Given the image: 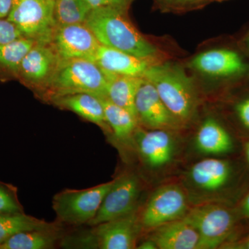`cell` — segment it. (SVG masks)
<instances>
[{"instance_id":"14","label":"cell","mask_w":249,"mask_h":249,"mask_svg":"<svg viewBox=\"0 0 249 249\" xmlns=\"http://www.w3.org/2000/svg\"><path fill=\"white\" fill-rule=\"evenodd\" d=\"M189 65L206 76L222 78L237 76L247 69L238 53L225 49H212L198 54Z\"/></svg>"},{"instance_id":"34","label":"cell","mask_w":249,"mask_h":249,"mask_svg":"<svg viewBox=\"0 0 249 249\" xmlns=\"http://www.w3.org/2000/svg\"><path fill=\"white\" fill-rule=\"evenodd\" d=\"M241 209H242V213L246 217L249 218V193L245 196L243 201L242 203V206H241Z\"/></svg>"},{"instance_id":"21","label":"cell","mask_w":249,"mask_h":249,"mask_svg":"<svg viewBox=\"0 0 249 249\" xmlns=\"http://www.w3.org/2000/svg\"><path fill=\"white\" fill-rule=\"evenodd\" d=\"M101 99L111 135L116 141L124 145L133 142L134 134L139 127L137 118L124 108L111 102L107 97Z\"/></svg>"},{"instance_id":"6","label":"cell","mask_w":249,"mask_h":249,"mask_svg":"<svg viewBox=\"0 0 249 249\" xmlns=\"http://www.w3.org/2000/svg\"><path fill=\"white\" fill-rule=\"evenodd\" d=\"M115 179L84 190H66L53 198L57 217L70 225L88 224L97 213L105 196Z\"/></svg>"},{"instance_id":"30","label":"cell","mask_w":249,"mask_h":249,"mask_svg":"<svg viewBox=\"0 0 249 249\" xmlns=\"http://www.w3.org/2000/svg\"><path fill=\"white\" fill-rule=\"evenodd\" d=\"M236 109L241 122L249 129V98L238 104Z\"/></svg>"},{"instance_id":"2","label":"cell","mask_w":249,"mask_h":249,"mask_svg":"<svg viewBox=\"0 0 249 249\" xmlns=\"http://www.w3.org/2000/svg\"><path fill=\"white\" fill-rule=\"evenodd\" d=\"M144 78L155 86L160 99L183 125L194 117L198 96L193 80L171 62L152 64Z\"/></svg>"},{"instance_id":"19","label":"cell","mask_w":249,"mask_h":249,"mask_svg":"<svg viewBox=\"0 0 249 249\" xmlns=\"http://www.w3.org/2000/svg\"><path fill=\"white\" fill-rule=\"evenodd\" d=\"M196 146L204 155H222L233 148V142L227 129L213 119H206L198 129Z\"/></svg>"},{"instance_id":"1","label":"cell","mask_w":249,"mask_h":249,"mask_svg":"<svg viewBox=\"0 0 249 249\" xmlns=\"http://www.w3.org/2000/svg\"><path fill=\"white\" fill-rule=\"evenodd\" d=\"M127 10L106 7L91 9L85 21L99 43L157 63L160 52L129 20Z\"/></svg>"},{"instance_id":"9","label":"cell","mask_w":249,"mask_h":249,"mask_svg":"<svg viewBox=\"0 0 249 249\" xmlns=\"http://www.w3.org/2000/svg\"><path fill=\"white\" fill-rule=\"evenodd\" d=\"M52 46L60 62L75 59L95 61L101 44L85 24L58 27L52 37Z\"/></svg>"},{"instance_id":"28","label":"cell","mask_w":249,"mask_h":249,"mask_svg":"<svg viewBox=\"0 0 249 249\" xmlns=\"http://www.w3.org/2000/svg\"><path fill=\"white\" fill-rule=\"evenodd\" d=\"M23 37L19 29L9 19H0V45Z\"/></svg>"},{"instance_id":"10","label":"cell","mask_w":249,"mask_h":249,"mask_svg":"<svg viewBox=\"0 0 249 249\" xmlns=\"http://www.w3.org/2000/svg\"><path fill=\"white\" fill-rule=\"evenodd\" d=\"M135 109L139 124L145 128L174 131L183 127L160 99L155 86L145 78L136 96Z\"/></svg>"},{"instance_id":"3","label":"cell","mask_w":249,"mask_h":249,"mask_svg":"<svg viewBox=\"0 0 249 249\" xmlns=\"http://www.w3.org/2000/svg\"><path fill=\"white\" fill-rule=\"evenodd\" d=\"M45 90L50 98L87 93L107 97V80L96 62L84 59L60 62Z\"/></svg>"},{"instance_id":"35","label":"cell","mask_w":249,"mask_h":249,"mask_svg":"<svg viewBox=\"0 0 249 249\" xmlns=\"http://www.w3.org/2000/svg\"><path fill=\"white\" fill-rule=\"evenodd\" d=\"M246 157H247V161L249 164V142H247L245 147Z\"/></svg>"},{"instance_id":"18","label":"cell","mask_w":249,"mask_h":249,"mask_svg":"<svg viewBox=\"0 0 249 249\" xmlns=\"http://www.w3.org/2000/svg\"><path fill=\"white\" fill-rule=\"evenodd\" d=\"M231 168L227 160L205 159L191 167L189 177L193 184L206 192L222 189L230 178Z\"/></svg>"},{"instance_id":"22","label":"cell","mask_w":249,"mask_h":249,"mask_svg":"<svg viewBox=\"0 0 249 249\" xmlns=\"http://www.w3.org/2000/svg\"><path fill=\"white\" fill-rule=\"evenodd\" d=\"M58 231L52 229L18 232L0 245V249H52L60 238Z\"/></svg>"},{"instance_id":"36","label":"cell","mask_w":249,"mask_h":249,"mask_svg":"<svg viewBox=\"0 0 249 249\" xmlns=\"http://www.w3.org/2000/svg\"><path fill=\"white\" fill-rule=\"evenodd\" d=\"M211 1H224V0H211Z\"/></svg>"},{"instance_id":"32","label":"cell","mask_w":249,"mask_h":249,"mask_svg":"<svg viewBox=\"0 0 249 249\" xmlns=\"http://www.w3.org/2000/svg\"><path fill=\"white\" fill-rule=\"evenodd\" d=\"M224 247H227L228 249H249V236L247 238L244 239L243 240L240 242H235L233 244H225Z\"/></svg>"},{"instance_id":"26","label":"cell","mask_w":249,"mask_h":249,"mask_svg":"<svg viewBox=\"0 0 249 249\" xmlns=\"http://www.w3.org/2000/svg\"><path fill=\"white\" fill-rule=\"evenodd\" d=\"M18 213H22V209L14 193L0 183V214Z\"/></svg>"},{"instance_id":"20","label":"cell","mask_w":249,"mask_h":249,"mask_svg":"<svg viewBox=\"0 0 249 249\" xmlns=\"http://www.w3.org/2000/svg\"><path fill=\"white\" fill-rule=\"evenodd\" d=\"M107 80V98L137 118L135 100L143 77L122 76L104 71Z\"/></svg>"},{"instance_id":"17","label":"cell","mask_w":249,"mask_h":249,"mask_svg":"<svg viewBox=\"0 0 249 249\" xmlns=\"http://www.w3.org/2000/svg\"><path fill=\"white\" fill-rule=\"evenodd\" d=\"M51 101L55 106L73 111L85 120L97 124L111 135L101 98L90 93H78L52 98Z\"/></svg>"},{"instance_id":"24","label":"cell","mask_w":249,"mask_h":249,"mask_svg":"<svg viewBox=\"0 0 249 249\" xmlns=\"http://www.w3.org/2000/svg\"><path fill=\"white\" fill-rule=\"evenodd\" d=\"M91 10L85 0H55L53 14L56 28L85 24Z\"/></svg>"},{"instance_id":"23","label":"cell","mask_w":249,"mask_h":249,"mask_svg":"<svg viewBox=\"0 0 249 249\" xmlns=\"http://www.w3.org/2000/svg\"><path fill=\"white\" fill-rule=\"evenodd\" d=\"M57 229L55 225L23 213L0 214V245L18 232Z\"/></svg>"},{"instance_id":"4","label":"cell","mask_w":249,"mask_h":249,"mask_svg":"<svg viewBox=\"0 0 249 249\" xmlns=\"http://www.w3.org/2000/svg\"><path fill=\"white\" fill-rule=\"evenodd\" d=\"M200 237V249L219 248L225 244L235 228L233 211L217 204L199 205L190 209L183 218Z\"/></svg>"},{"instance_id":"25","label":"cell","mask_w":249,"mask_h":249,"mask_svg":"<svg viewBox=\"0 0 249 249\" xmlns=\"http://www.w3.org/2000/svg\"><path fill=\"white\" fill-rule=\"evenodd\" d=\"M36 42L32 39L22 37L0 45V67L18 74L23 58Z\"/></svg>"},{"instance_id":"29","label":"cell","mask_w":249,"mask_h":249,"mask_svg":"<svg viewBox=\"0 0 249 249\" xmlns=\"http://www.w3.org/2000/svg\"><path fill=\"white\" fill-rule=\"evenodd\" d=\"M85 1L91 9L111 6V7L121 8V9L127 10L133 0H85Z\"/></svg>"},{"instance_id":"16","label":"cell","mask_w":249,"mask_h":249,"mask_svg":"<svg viewBox=\"0 0 249 249\" xmlns=\"http://www.w3.org/2000/svg\"><path fill=\"white\" fill-rule=\"evenodd\" d=\"M149 238L159 249H200L197 231L183 219L167 223L151 231Z\"/></svg>"},{"instance_id":"33","label":"cell","mask_w":249,"mask_h":249,"mask_svg":"<svg viewBox=\"0 0 249 249\" xmlns=\"http://www.w3.org/2000/svg\"><path fill=\"white\" fill-rule=\"evenodd\" d=\"M137 248L139 249H158L155 242L150 238L143 241Z\"/></svg>"},{"instance_id":"7","label":"cell","mask_w":249,"mask_h":249,"mask_svg":"<svg viewBox=\"0 0 249 249\" xmlns=\"http://www.w3.org/2000/svg\"><path fill=\"white\" fill-rule=\"evenodd\" d=\"M188 199L184 191L176 184L160 186L150 196L140 215L142 229L156 228L183 219L188 213Z\"/></svg>"},{"instance_id":"27","label":"cell","mask_w":249,"mask_h":249,"mask_svg":"<svg viewBox=\"0 0 249 249\" xmlns=\"http://www.w3.org/2000/svg\"><path fill=\"white\" fill-rule=\"evenodd\" d=\"M161 7L167 9L189 10L204 6L211 0H156Z\"/></svg>"},{"instance_id":"15","label":"cell","mask_w":249,"mask_h":249,"mask_svg":"<svg viewBox=\"0 0 249 249\" xmlns=\"http://www.w3.org/2000/svg\"><path fill=\"white\" fill-rule=\"evenodd\" d=\"M95 62L103 71L122 76L144 77L155 62L117 49L100 46Z\"/></svg>"},{"instance_id":"13","label":"cell","mask_w":249,"mask_h":249,"mask_svg":"<svg viewBox=\"0 0 249 249\" xmlns=\"http://www.w3.org/2000/svg\"><path fill=\"white\" fill-rule=\"evenodd\" d=\"M95 227L93 235L98 248L101 249L137 248V239L142 229L137 211Z\"/></svg>"},{"instance_id":"5","label":"cell","mask_w":249,"mask_h":249,"mask_svg":"<svg viewBox=\"0 0 249 249\" xmlns=\"http://www.w3.org/2000/svg\"><path fill=\"white\" fill-rule=\"evenodd\" d=\"M54 3L55 0H13L7 19L14 23L23 37L49 43L56 29Z\"/></svg>"},{"instance_id":"31","label":"cell","mask_w":249,"mask_h":249,"mask_svg":"<svg viewBox=\"0 0 249 249\" xmlns=\"http://www.w3.org/2000/svg\"><path fill=\"white\" fill-rule=\"evenodd\" d=\"M12 6L13 0H0V19L8 18Z\"/></svg>"},{"instance_id":"12","label":"cell","mask_w":249,"mask_h":249,"mask_svg":"<svg viewBox=\"0 0 249 249\" xmlns=\"http://www.w3.org/2000/svg\"><path fill=\"white\" fill-rule=\"evenodd\" d=\"M172 131L166 129H143L138 127L134 142L142 161L152 168L166 166L175 154V141Z\"/></svg>"},{"instance_id":"8","label":"cell","mask_w":249,"mask_h":249,"mask_svg":"<svg viewBox=\"0 0 249 249\" xmlns=\"http://www.w3.org/2000/svg\"><path fill=\"white\" fill-rule=\"evenodd\" d=\"M141 193L142 184L135 174H125L115 178L97 213L88 224L95 227L132 213L137 211Z\"/></svg>"},{"instance_id":"11","label":"cell","mask_w":249,"mask_h":249,"mask_svg":"<svg viewBox=\"0 0 249 249\" xmlns=\"http://www.w3.org/2000/svg\"><path fill=\"white\" fill-rule=\"evenodd\" d=\"M60 63L51 42H36L23 58L18 75L29 85L45 89Z\"/></svg>"}]
</instances>
